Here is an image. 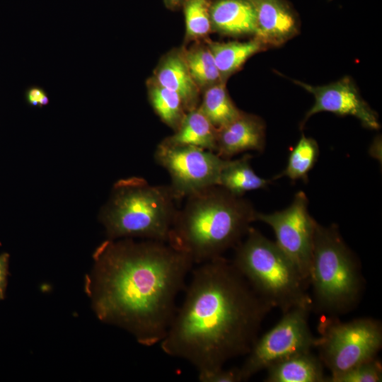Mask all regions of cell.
Listing matches in <instances>:
<instances>
[{"mask_svg":"<svg viewBox=\"0 0 382 382\" xmlns=\"http://www.w3.org/2000/svg\"><path fill=\"white\" fill-rule=\"evenodd\" d=\"M85 291L102 322L146 347L160 344L177 311L194 263L168 243L108 239L93 255Z\"/></svg>","mask_w":382,"mask_h":382,"instance_id":"1","label":"cell"},{"mask_svg":"<svg viewBox=\"0 0 382 382\" xmlns=\"http://www.w3.org/2000/svg\"><path fill=\"white\" fill-rule=\"evenodd\" d=\"M308 282L313 310L328 316L350 312L361 299L365 282L360 263L334 224L317 223Z\"/></svg>","mask_w":382,"mask_h":382,"instance_id":"5","label":"cell"},{"mask_svg":"<svg viewBox=\"0 0 382 382\" xmlns=\"http://www.w3.org/2000/svg\"><path fill=\"white\" fill-rule=\"evenodd\" d=\"M154 158L169 173L170 187L177 199L218 185L221 172L229 160L200 147L162 141L155 150Z\"/></svg>","mask_w":382,"mask_h":382,"instance_id":"9","label":"cell"},{"mask_svg":"<svg viewBox=\"0 0 382 382\" xmlns=\"http://www.w3.org/2000/svg\"><path fill=\"white\" fill-rule=\"evenodd\" d=\"M318 330L315 347L330 376L377 357L382 347L381 323L372 318L342 322L337 316H328L320 321Z\"/></svg>","mask_w":382,"mask_h":382,"instance_id":"7","label":"cell"},{"mask_svg":"<svg viewBox=\"0 0 382 382\" xmlns=\"http://www.w3.org/2000/svg\"><path fill=\"white\" fill-rule=\"evenodd\" d=\"M211 23L231 35H255L256 16L250 0H219L210 7Z\"/></svg>","mask_w":382,"mask_h":382,"instance_id":"15","label":"cell"},{"mask_svg":"<svg viewBox=\"0 0 382 382\" xmlns=\"http://www.w3.org/2000/svg\"><path fill=\"white\" fill-rule=\"evenodd\" d=\"M198 108L216 129L233 121L242 112L231 100L223 82L205 91L202 104Z\"/></svg>","mask_w":382,"mask_h":382,"instance_id":"20","label":"cell"},{"mask_svg":"<svg viewBox=\"0 0 382 382\" xmlns=\"http://www.w3.org/2000/svg\"><path fill=\"white\" fill-rule=\"evenodd\" d=\"M217 129L198 107L187 111L173 134L162 142L170 145H190L215 152Z\"/></svg>","mask_w":382,"mask_h":382,"instance_id":"17","label":"cell"},{"mask_svg":"<svg viewBox=\"0 0 382 382\" xmlns=\"http://www.w3.org/2000/svg\"><path fill=\"white\" fill-rule=\"evenodd\" d=\"M319 156L317 141L302 134L290 151L284 170L275 175L274 180L287 177L292 181H308V175L316 164Z\"/></svg>","mask_w":382,"mask_h":382,"instance_id":"21","label":"cell"},{"mask_svg":"<svg viewBox=\"0 0 382 382\" xmlns=\"http://www.w3.org/2000/svg\"><path fill=\"white\" fill-rule=\"evenodd\" d=\"M178 209L167 243L202 264L223 256L245 236L256 211L243 197L214 185L187 196Z\"/></svg>","mask_w":382,"mask_h":382,"instance_id":"3","label":"cell"},{"mask_svg":"<svg viewBox=\"0 0 382 382\" xmlns=\"http://www.w3.org/2000/svg\"><path fill=\"white\" fill-rule=\"evenodd\" d=\"M27 103L31 106L42 107L49 103V98L43 88L33 86L25 93Z\"/></svg>","mask_w":382,"mask_h":382,"instance_id":"27","label":"cell"},{"mask_svg":"<svg viewBox=\"0 0 382 382\" xmlns=\"http://www.w3.org/2000/svg\"><path fill=\"white\" fill-rule=\"evenodd\" d=\"M265 146V124L258 116L243 112L233 121L217 129L215 153L222 158L248 151L262 152Z\"/></svg>","mask_w":382,"mask_h":382,"instance_id":"13","label":"cell"},{"mask_svg":"<svg viewBox=\"0 0 382 382\" xmlns=\"http://www.w3.org/2000/svg\"><path fill=\"white\" fill-rule=\"evenodd\" d=\"M311 311L304 307L290 309L274 327L257 337L239 367L242 381L289 355L315 347L316 337L308 325Z\"/></svg>","mask_w":382,"mask_h":382,"instance_id":"8","label":"cell"},{"mask_svg":"<svg viewBox=\"0 0 382 382\" xmlns=\"http://www.w3.org/2000/svg\"><path fill=\"white\" fill-rule=\"evenodd\" d=\"M170 1L173 2V3H177L181 0H169Z\"/></svg>","mask_w":382,"mask_h":382,"instance_id":"29","label":"cell"},{"mask_svg":"<svg viewBox=\"0 0 382 382\" xmlns=\"http://www.w3.org/2000/svg\"><path fill=\"white\" fill-rule=\"evenodd\" d=\"M251 158L252 155L246 154L238 159H229L221 172L218 185L239 197L267 187L271 180L255 173L250 163Z\"/></svg>","mask_w":382,"mask_h":382,"instance_id":"18","label":"cell"},{"mask_svg":"<svg viewBox=\"0 0 382 382\" xmlns=\"http://www.w3.org/2000/svg\"><path fill=\"white\" fill-rule=\"evenodd\" d=\"M382 364L378 357L361 363L336 376H327L326 382H379Z\"/></svg>","mask_w":382,"mask_h":382,"instance_id":"25","label":"cell"},{"mask_svg":"<svg viewBox=\"0 0 382 382\" xmlns=\"http://www.w3.org/2000/svg\"><path fill=\"white\" fill-rule=\"evenodd\" d=\"M192 78L198 87L223 82L209 47H196L183 54Z\"/></svg>","mask_w":382,"mask_h":382,"instance_id":"23","label":"cell"},{"mask_svg":"<svg viewBox=\"0 0 382 382\" xmlns=\"http://www.w3.org/2000/svg\"><path fill=\"white\" fill-rule=\"evenodd\" d=\"M9 255H0V300L4 299L8 276Z\"/></svg>","mask_w":382,"mask_h":382,"instance_id":"28","label":"cell"},{"mask_svg":"<svg viewBox=\"0 0 382 382\" xmlns=\"http://www.w3.org/2000/svg\"><path fill=\"white\" fill-rule=\"evenodd\" d=\"M201 382H241L242 381L239 367L225 369L224 367L198 376Z\"/></svg>","mask_w":382,"mask_h":382,"instance_id":"26","label":"cell"},{"mask_svg":"<svg viewBox=\"0 0 382 382\" xmlns=\"http://www.w3.org/2000/svg\"><path fill=\"white\" fill-rule=\"evenodd\" d=\"M234 249L232 263L272 308L283 313L296 307L313 310L308 282L275 242L251 226Z\"/></svg>","mask_w":382,"mask_h":382,"instance_id":"6","label":"cell"},{"mask_svg":"<svg viewBox=\"0 0 382 382\" xmlns=\"http://www.w3.org/2000/svg\"><path fill=\"white\" fill-rule=\"evenodd\" d=\"M149 97L152 108L162 122L176 130L187 112L179 95L154 81L149 86Z\"/></svg>","mask_w":382,"mask_h":382,"instance_id":"22","label":"cell"},{"mask_svg":"<svg viewBox=\"0 0 382 382\" xmlns=\"http://www.w3.org/2000/svg\"><path fill=\"white\" fill-rule=\"evenodd\" d=\"M209 48L214 57L221 80L238 71L253 54L265 50L266 47L256 38L238 42H212Z\"/></svg>","mask_w":382,"mask_h":382,"instance_id":"19","label":"cell"},{"mask_svg":"<svg viewBox=\"0 0 382 382\" xmlns=\"http://www.w3.org/2000/svg\"><path fill=\"white\" fill-rule=\"evenodd\" d=\"M292 81L312 94L315 99L313 106L301 122V128L311 117L321 112H329L339 116H352L366 128H380L377 113L363 99L350 77L345 76L323 86H313L297 80Z\"/></svg>","mask_w":382,"mask_h":382,"instance_id":"11","label":"cell"},{"mask_svg":"<svg viewBox=\"0 0 382 382\" xmlns=\"http://www.w3.org/2000/svg\"><path fill=\"white\" fill-rule=\"evenodd\" d=\"M190 273L183 301L160 345L201 376L246 356L273 308L224 256L198 265Z\"/></svg>","mask_w":382,"mask_h":382,"instance_id":"2","label":"cell"},{"mask_svg":"<svg viewBox=\"0 0 382 382\" xmlns=\"http://www.w3.org/2000/svg\"><path fill=\"white\" fill-rule=\"evenodd\" d=\"M186 32L190 37L206 35L210 30V8L207 0H187L185 5Z\"/></svg>","mask_w":382,"mask_h":382,"instance_id":"24","label":"cell"},{"mask_svg":"<svg viewBox=\"0 0 382 382\" xmlns=\"http://www.w3.org/2000/svg\"><path fill=\"white\" fill-rule=\"evenodd\" d=\"M308 200L298 192L284 209L270 214L256 212L255 221L269 225L274 231L276 244L296 265L308 282L317 222L310 215Z\"/></svg>","mask_w":382,"mask_h":382,"instance_id":"10","label":"cell"},{"mask_svg":"<svg viewBox=\"0 0 382 382\" xmlns=\"http://www.w3.org/2000/svg\"><path fill=\"white\" fill-rule=\"evenodd\" d=\"M155 81L178 93L187 112L197 108L198 86L190 75L183 54L172 53L166 56L156 71Z\"/></svg>","mask_w":382,"mask_h":382,"instance_id":"16","label":"cell"},{"mask_svg":"<svg viewBox=\"0 0 382 382\" xmlns=\"http://www.w3.org/2000/svg\"><path fill=\"white\" fill-rule=\"evenodd\" d=\"M256 16L255 38L266 47H278L299 33L298 21L282 0H250Z\"/></svg>","mask_w":382,"mask_h":382,"instance_id":"12","label":"cell"},{"mask_svg":"<svg viewBox=\"0 0 382 382\" xmlns=\"http://www.w3.org/2000/svg\"><path fill=\"white\" fill-rule=\"evenodd\" d=\"M324 365L311 350L289 355L269 366L266 382H326Z\"/></svg>","mask_w":382,"mask_h":382,"instance_id":"14","label":"cell"},{"mask_svg":"<svg viewBox=\"0 0 382 382\" xmlns=\"http://www.w3.org/2000/svg\"><path fill=\"white\" fill-rule=\"evenodd\" d=\"M170 185H153L141 177L118 180L99 219L108 239L166 242L178 209Z\"/></svg>","mask_w":382,"mask_h":382,"instance_id":"4","label":"cell"}]
</instances>
